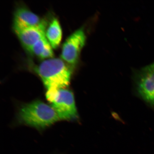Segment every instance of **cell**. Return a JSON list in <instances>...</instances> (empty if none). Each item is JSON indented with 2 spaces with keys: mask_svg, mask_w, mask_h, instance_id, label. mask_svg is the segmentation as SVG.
<instances>
[{
  "mask_svg": "<svg viewBox=\"0 0 154 154\" xmlns=\"http://www.w3.org/2000/svg\"><path fill=\"white\" fill-rule=\"evenodd\" d=\"M46 98L59 119L70 120L78 117L74 96L70 90L64 88L48 90Z\"/></svg>",
  "mask_w": 154,
  "mask_h": 154,
  "instance_id": "3957f363",
  "label": "cell"
},
{
  "mask_svg": "<svg viewBox=\"0 0 154 154\" xmlns=\"http://www.w3.org/2000/svg\"><path fill=\"white\" fill-rule=\"evenodd\" d=\"M18 119L20 122L38 129L47 128L59 119L51 106L40 100L22 106L19 112Z\"/></svg>",
  "mask_w": 154,
  "mask_h": 154,
  "instance_id": "7a4b0ae2",
  "label": "cell"
},
{
  "mask_svg": "<svg viewBox=\"0 0 154 154\" xmlns=\"http://www.w3.org/2000/svg\"><path fill=\"white\" fill-rule=\"evenodd\" d=\"M45 35L52 47L56 49L59 45L62 38V30L58 20L53 18L47 27Z\"/></svg>",
  "mask_w": 154,
  "mask_h": 154,
  "instance_id": "ba28073f",
  "label": "cell"
},
{
  "mask_svg": "<svg viewBox=\"0 0 154 154\" xmlns=\"http://www.w3.org/2000/svg\"><path fill=\"white\" fill-rule=\"evenodd\" d=\"M136 83L140 96L154 107V63L143 67L138 72Z\"/></svg>",
  "mask_w": 154,
  "mask_h": 154,
  "instance_id": "5b68a950",
  "label": "cell"
},
{
  "mask_svg": "<svg viewBox=\"0 0 154 154\" xmlns=\"http://www.w3.org/2000/svg\"><path fill=\"white\" fill-rule=\"evenodd\" d=\"M86 41V35L83 28L73 32L63 44L61 59L69 66L74 67L78 62L81 51L85 45Z\"/></svg>",
  "mask_w": 154,
  "mask_h": 154,
  "instance_id": "277c9868",
  "label": "cell"
},
{
  "mask_svg": "<svg viewBox=\"0 0 154 154\" xmlns=\"http://www.w3.org/2000/svg\"><path fill=\"white\" fill-rule=\"evenodd\" d=\"M47 27V22L43 20L36 26L17 29L14 30V31L25 49L29 51L31 48L36 42L46 36Z\"/></svg>",
  "mask_w": 154,
  "mask_h": 154,
  "instance_id": "8992f818",
  "label": "cell"
},
{
  "mask_svg": "<svg viewBox=\"0 0 154 154\" xmlns=\"http://www.w3.org/2000/svg\"><path fill=\"white\" fill-rule=\"evenodd\" d=\"M72 68L62 59L52 58L42 61L36 72L47 90L59 89L70 84Z\"/></svg>",
  "mask_w": 154,
  "mask_h": 154,
  "instance_id": "6da1fadb",
  "label": "cell"
},
{
  "mask_svg": "<svg viewBox=\"0 0 154 154\" xmlns=\"http://www.w3.org/2000/svg\"><path fill=\"white\" fill-rule=\"evenodd\" d=\"M29 52L42 59L51 58L54 56L52 47L46 36L36 42Z\"/></svg>",
  "mask_w": 154,
  "mask_h": 154,
  "instance_id": "9c48e42d",
  "label": "cell"
},
{
  "mask_svg": "<svg viewBox=\"0 0 154 154\" xmlns=\"http://www.w3.org/2000/svg\"><path fill=\"white\" fill-rule=\"evenodd\" d=\"M42 20L37 15L24 7L18 8L14 13L13 29L23 28L36 26Z\"/></svg>",
  "mask_w": 154,
  "mask_h": 154,
  "instance_id": "52a82bcc",
  "label": "cell"
}]
</instances>
